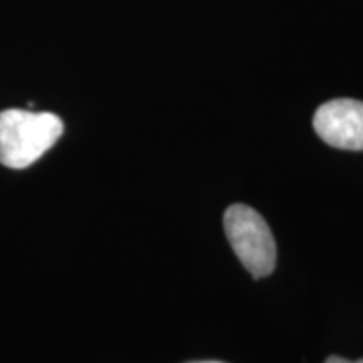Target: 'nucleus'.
Masks as SVG:
<instances>
[{
	"instance_id": "1",
	"label": "nucleus",
	"mask_w": 363,
	"mask_h": 363,
	"mask_svg": "<svg viewBox=\"0 0 363 363\" xmlns=\"http://www.w3.org/2000/svg\"><path fill=\"white\" fill-rule=\"evenodd\" d=\"M65 131L54 113L27 110L0 111V163L9 169H27L54 147Z\"/></svg>"
},
{
	"instance_id": "3",
	"label": "nucleus",
	"mask_w": 363,
	"mask_h": 363,
	"mask_svg": "<svg viewBox=\"0 0 363 363\" xmlns=\"http://www.w3.org/2000/svg\"><path fill=\"white\" fill-rule=\"evenodd\" d=\"M315 131L325 143L335 148L363 150V101L333 99L321 104L313 118Z\"/></svg>"
},
{
	"instance_id": "4",
	"label": "nucleus",
	"mask_w": 363,
	"mask_h": 363,
	"mask_svg": "<svg viewBox=\"0 0 363 363\" xmlns=\"http://www.w3.org/2000/svg\"><path fill=\"white\" fill-rule=\"evenodd\" d=\"M325 363H363V358L357 362H350V360H345V358H342V357H330Z\"/></svg>"
},
{
	"instance_id": "2",
	"label": "nucleus",
	"mask_w": 363,
	"mask_h": 363,
	"mask_svg": "<svg viewBox=\"0 0 363 363\" xmlns=\"http://www.w3.org/2000/svg\"><path fill=\"white\" fill-rule=\"evenodd\" d=\"M224 229L230 247L252 278H264L274 271L276 242L259 212L244 203H234L224 214Z\"/></svg>"
},
{
	"instance_id": "5",
	"label": "nucleus",
	"mask_w": 363,
	"mask_h": 363,
	"mask_svg": "<svg viewBox=\"0 0 363 363\" xmlns=\"http://www.w3.org/2000/svg\"><path fill=\"white\" fill-rule=\"evenodd\" d=\"M197 363H220V362H197Z\"/></svg>"
}]
</instances>
